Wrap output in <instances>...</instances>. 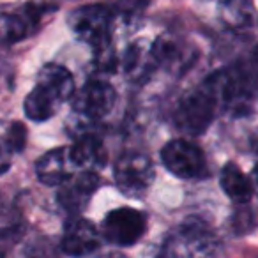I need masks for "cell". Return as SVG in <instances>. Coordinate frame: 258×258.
Returning <instances> with one entry per match:
<instances>
[{"instance_id":"cell-1","label":"cell","mask_w":258,"mask_h":258,"mask_svg":"<svg viewBox=\"0 0 258 258\" xmlns=\"http://www.w3.org/2000/svg\"><path fill=\"white\" fill-rule=\"evenodd\" d=\"M111 9L101 4H90L73 11L69 25L80 41L87 43L94 53L111 46Z\"/></svg>"},{"instance_id":"cell-2","label":"cell","mask_w":258,"mask_h":258,"mask_svg":"<svg viewBox=\"0 0 258 258\" xmlns=\"http://www.w3.org/2000/svg\"><path fill=\"white\" fill-rule=\"evenodd\" d=\"M113 177L118 189L127 197L138 198L147 193L154 182V165L142 152H124L115 161Z\"/></svg>"},{"instance_id":"cell-3","label":"cell","mask_w":258,"mask_h":258,"mask_svg":"<svg viewBox=\"0 0 258 258\" xmlns=\"http://www.w3.org/2000/svg\"><path fill=\"white\" fill-rule=\"evenodd\" d=\"M216 101L205 89H198L182 97L175 110V124L180 131L198 137L211 125L216 115Z\"/></svg>"},{"instance_id":"cell-4","label":"cell","mask_w":258,"mask_h":258,"mask_svg":"<svg viewBox=\"0 0 258 258\" xmlns=\"http://www.w3.org/2000/svg\"><path fill=\"white\" fill-rule=\"evenodd\" d=\"M161 161L175 177L198 179L205 175V156L195 144L186 140H173L161 151Z\"/></svg>"},{"instance_id":"cell-5","label":"cell","mask_w":258,"mask_h":258,"mask_svg":"<svg viewBox=\"0 0 258 258\" xmlns=\"http://www.w3.org/2000/svg\"><path fill=\"white\" fill-rule=\"evenodd\" d=\"M145 232V216L131 207H120L108 212L101 233L115 246H131Z\"/></svg>"},{"instance_id":"cell-6","label":"cell","mask_w":258,"mask_h":258,"mask_svg":"<svg viewBox=\"0 0 258 258\" xmlns=\"http://www.w3.org/2000/svg\"><path fill=\"white\" fill-rule=\"evenodd\" d=\"M115 97L117 94L110 83L92 80L85 83L78 92L73 94L71 101L76 113L87 118H103L113 108Z\"/></svg>"},{"instance_id":"cell-7","label":"cell","mask_w":258,"mask_h":258,"mask_svg":"<svg viewBox=\"0 0 258 258\" xmlns=\"http://www.w3.org/2000/svg\"><path fill=\"white\" fill-rule=\"evenodd\" d=\"M97 187H99V177L96 172L82 170L80 173H73L58 186V204L68 211L78 212L85 207Z\"/></svg>"},{"instance_id":"cell-8","label":"cell","mask_w":258,"mask_h":258,"mask_svg":"<svg viewBox=\"0 0 258 258\" xmlns=\"http://www.w3.org/2000/svg\"><path fill=\"white\" fill-rule=\"evenodd\" d=\"M101 244V233L94 223L76 218L68 223L62 235V251L69 256H87Z\"/></svg>"},{"instance_id":"cell-9","label":"cell","mask_w":258,"mask_h":258,"mask_svg":"<svg viewBox=\"0 0 258 258\" xmlns=\"http://www.w3.org/2000/svg\"><path fill=\"white\" fill-rule=\"evenodd\" d=\"M43 15L44 8H36V6H27L25 11L20 13L0 15V43L11 44L25 39L34 27L39 25Z\"/></svg>"},{"instance_id":"cell-10","label":"cell","mask_w":258,"mask_h":258,"mask_svg":"<svg viewBox=\"0 0 258 258\" xmlns=\"http://www.w3.org/2000/svg\"><path fill=\"white\" fill-rule=\"evenodd\" d=\"M75 170L76 166L69 147L53 149V151L46 152L36 165L37 177L41 182L48 184V186H60L64 180H68L75 173Z\"/></svg>"},{"instance_id":"cell-11","label":"cell","mask_w":258,"mask_h":258,"mask_svg":"<svg viewBox=\"0 0 258 258\" xmlns=\"http://www.w3.org/2000/svg\"><path fill=\"white\" fill-rule=\"evenodd\" d=\"M71 156L76 168L89 170L94 172L96 168H101L106 163V151L99 138L96 137H82L71 145Z\"/></svg>"},{"instance_id":"cell-12","label":"cell","mask_w":258,"mask_h":258,"mask_svg":"<svg viewBox=\"0 0 258 258\" xmlns=\"http://www.w3.org/2000/svg\"><path fill=\"white\" fill-rule=\"evenodd\" d=\"M219 184L225 195L235 204H247L253 197V182L246 177L235 163H226L219 175Z\"/></svg>"},{"instance_id":"cell-13","label":"cell","mask_w":258,"mask_h":258,"mask_svg":"<svg viewBox=\"0 0 258 258\" xmlns=\"http://www.w3.org/2000/svg\"><path fill=\"white\" fill-rule=\"evenodd\" d=\"M37 85L44 87L50 90L53 96L64 103L66 99L73 97L75 94V80H73L71 73L58 64H46L37 75Z\"/></svg>"},{"instance_id":"cell-14","label":"cell","mask_w":258,"mask_h":258,"mask_svg":"<svg viewBox=\"0 0 258 258\" xmlns=\"http://www.w3.org/2000/svg\"><path fill=\"white\" fill-rule=\"evenodd\" d=\"M218 13L223 23L233 30H244L253 25V0H221L218 6Z\"/></svg>"},{"instance_id":"cell-15","label":"cell","mask_w":258,"mask_h":258,"mask_svg":"<svg viewBox=\"0 0 258 258\" xmlns=\"http://www.w3.org/2000/svg\"><path fill=\"white\" fill-rule=\"evenodd\" d=\"M60 104L62 101L57 96H53L50 90H46L41 85H36L25 99V113L30 120L43 122L53 117Z\"/></svg>"},{"instance_id":"cell-16","label":"cell","mask_w":258,"mask_h":258,"mask_svg":"<svg viewBox=\"0 0 258 258\" xmlns=\"http://www.w3.org/2000/svg\"><path fill=\"white\" fill-rule=\"evenodd\" d=\"M156 64L152 48H145L142 43H133L127 46L124 57H122V66H124L127 76L135 80H140L147 75V71Z\"/></svg>"},{"instance_id":"cell-17","label":"cell","mask_w":258,"mask_h":258,"mask_svg":"<svg viewBox=\"0 0 258 258\" xmlns=\"http://www.w3.org/2000/svg\"><path fill=\"white\" fill-rule=\"evenodd\" d=\"M6 144H8L9 151L15 154V152H22L23 149H25V144H27V129L23 124H20V122H15V124H11V127H9L8 135H6Z\"/></svg>"},{"instance_id":"cell-18","label":"cell","mask_w":258,"mask_h":258,"mask_svg":"<svg viewBox=\"0 0 258 258\" xmlns=\"http://www.w3.org/2000/svg\"><path fill=\"white\" fill-rule=\"evenodd\" d=\"M110 2V9L120 13L124 16H133L142 13L147 8L149 0H108Z\"/></svg>"},{"instance_id":"cell-19","label":"cell","mask_w":258,"mask_h":258,"mask_svg":"<svg viewBox=\"0 0 258 258\" xmlns=\"http://www.w3.org/2000/svg\"><path fill=\"white\" fill-rule=\"evenodd\" d=\"M16 237H18L16 235V228L0 230V258H6L8 251L16 242Z\"/></svg>"},{"instance_id":"cell-20","label":"cell","mask_w":258,"mask_h":258,"mask_svg":"<svg viewBox=\"0 0 258 258\" xmlns=\"http://www.w3.org/2000/svg\"><path fill=\"white\" fill-rule=\"evenodd\" d=\"M11 154L13 152L9 151L8 144H6L4 138H0V173L6 172L11 165Z\"/></svg>"},{"instance_id":"cell-21","label":"cell","mask_w":258,"mask_h":258,"mask_svg":"<svg viewBox=\"0 0 258 258\" xmlns=\"http://www.w3.org/2000/svg\"><path fill=\"white\" fill-rule=\"evenodd\" d=\"M251 182H253V189L256 191V195H258V165L254 166V170H253V180H251Z\"/></svg>"},{"instance_id":"cell-22","label":"cell","mask_w":258,"mask_h":258,"mask_svg":"<svg viewBox=\"0 0 258 258\" xmlns=\"http://www.w3.org/2000/svg\"><path fill=\"white\" fill-rule=\"evenodd\" d=\"M254 58L258 60V44H256V48H254Z\"/></svg>"}]
</instances>
